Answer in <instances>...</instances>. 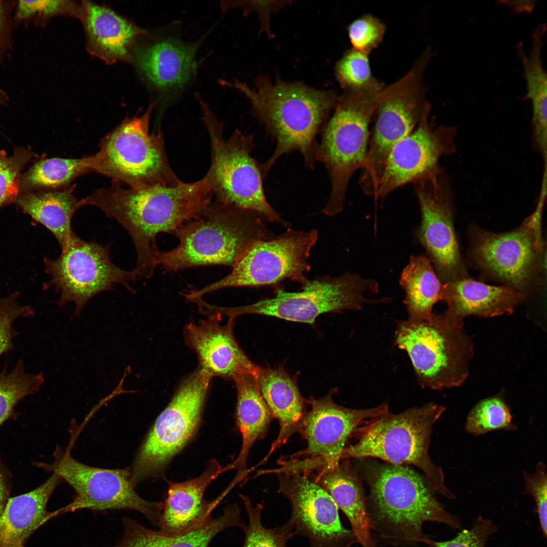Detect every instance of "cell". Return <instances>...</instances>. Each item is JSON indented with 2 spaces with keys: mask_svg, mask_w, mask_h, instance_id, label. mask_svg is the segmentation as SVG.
Here are the masks:
<instances>
[{
  "mask_svg": "<svg viewBox=\"0 0 547 547\" xmlns=\"http://www.w3.org/2000/svg\"><path fill=\"white\" fill-rule=\"evenodd\" d=\"M213 192L206 175L193 182L157 184L125 188L113 181L80 200L114 219L128 232L137 254L138 277L149 279L158 266L161 250L156 244L161 232L174 233L197 217L211 202Z\"/></svg>",
  "mask_w": 547,
  "mask_h": 547,
  "instance_id": "6da1fadb",
  "label": "cell"
},
{
  "mask_svg": "<svg viewBox=\"0 0 547 547\" xmlns=\"http://www.w3.org/2000/svg\"><path fill=\"white\" fill-rule=\"evenodd\" d=\"M222 82L246 96L251 103L252 113L276 141L272 155L260 165L263 177L280 157L294 151L301 153L306 167L314 169L317 162V135L336 103L335 93L300 84L272 83L263 78L256 82L255 89L238 81Z\"/></svg>",
  "mask_w": 547,
  "mask_h": 547,
  "instance_id": "7a4b0ae2",
  "label": "cell"
},
{
  "mask_svg": "<svg viewBox=\"0 0 547 547\" xmlns=\"http://www.w3.org/2000/svg\"><path fill=\"white\" fill-rule=\"evenodd\" d=\"M369 477L368 514L371 530L380 539L394 545H429L432 539L423 532L424 523L460 528L459 519L437 500L427 480L408 466L377 465Z\"/></svg>",
  "mask_w": 547,
  "mask_h": 547,
  "instance_id": "3957f363",
  "label": "cell"
},
{
  "mask_svg": "<svg viewBox=\"0 0 547 547\" xmlns=\"http://www.w3.org/2000/svg\"><path fill=\"white\" fill-rule=\"evenodd\" d=\"M266 222L254 211L211 202L174 233L178 245L161 251L157 265L167 271L210 265L232 267L253 242L269 239Z\"/></svg>",
  "mask_w": 547,
  "mask_h": 547,
  "instance_id": "277c9868",
  "label": "cell"
},
{
  "mask_svg": "<svg viewBox=\"0 0 547 547\" xmlns=\"http://www.w3.org/2000/svg\"><path fill=\"white\" fill-rule=\"evenodd\" d=\"M445 410L444 406L430 402L371 419L357 428V442L344 449L341 459L372 457L391 464L413 465L423 472L436 493L454 499L442 468L429 454L432 428Z\"/></svg>",
  "mask_w": 547,
  "mask_h": 547,
  "instance_id": "5b68a950",
  "label": "cell"
},
{
  "mask_svg": "<svg viewBox=\"0 0 547 547\" xmlns=\"http://www.w3.org/2000/svg\"><path fill=\"white\" fill-rule=\"evenodd\" d=\"M381 91H345L322 130L317 160L325 166L331 189L322 212L333 216L343 209L349 182L368 151L369 127Z\"/></svg>",
  "mask_w": 547,
  "mask_h": 547,
  "instance_id": "8992f818",
  "label": "cell"
},
{
  "mask_svg": "<svg viewBox=\"0 0 547 547\" xmlns=\"http://www.w3.org/2000/svg\"><path fill=\"white\" fill-rule=\"evenodd\" d=\"M463 326L443 313L422 320L397 321L394 345L408 355L421 387L443 389L465 380L474 351Z\"/></svg>",
  "mask_w": 547,
  "mask_h": 547,
  "instance_id": "52a82bcc",
  "label": "cell"
},
{
  "mask_svg": "<svg viewBox=\"0 0 547 547\" xmlns=\"http://www.w3.org/2000/svg\"><path fill=\"white\" fill-rule=\"evenodd\" d=\"M195 97L210 140L211 163L206 175L216 201L254 211L268 222L287 226L266 200L260 165L251 155L255 147L252 136L236 130L230 137L224 138L223 123L217 120L200 94Z\"/></svg>",
  "mask_w": 547,
  "mask_h": 547,
  "instance_id": "ba28073f",
  "label": "cell"
},
{
  "mask_svg": "<svg viewBox=\"0 0 547 547\" xmlns=\"http://www.w3.org/2000/svg\"><path fill=\"white\" fill-rule=\"evenodd\" d=\"M432 56L424 50L403 77L385 86L379 94L373 133L359 181L366 194L374 196L391 150L432 108L426 99L424 73Z\"/></svg>",
  "mask_w": 547,
  "mask_h": 547,
  "instance_id": "9c48e42d",
  "label": "cell"
},
{
  "mask_svg": "<svg viewBox=\"0 0 547 547\" xmlns=\"http://www.w3.org/2000/svg\"><path fill=\"white\" fill-rule=\"evenodd\" d=\"M302 291L287 292L276 289L275 296L247 305L223 307L215 305L214 314L235 320L239 316L255 314L312 324L320 315L344 310H361L364 306L386 303L389 298L371 299L367 295L378 293V282L354 273L317 277L303 286Z\"/></svg>",
  "mask_w": 547,
  "mask_h": 547,
  "instance_id": "30bf717a",
  "label": "cell"
},
{
  "mask_svg": "<svg viewBox=\"0 0 547 547\" xmlns=\"http://www.w3.org/2000/svg\"><path fill=\"white\" fill-rule=\"evenodd\" d=\"M154 101L141 116L125 119L103 138L99 150L88 156L91 172L113 181L139 188L180 180L169 164L162 134H150L149 125Z\"/></svg>",
  "mask_w": 547,
  "mask_h": 547,
  "instance_id": "8fae6325",
  "label": "cell"
},
{
  "mask_svg": "<svg viewBox=\"0 0 547 547\" xmlns=\"http://www.w3.org/2000/svg\"><path fill=\"white\" fill-rule=\"evenodd\" d=\"M318 238L316 229L288 228L275 239L256 240L232 266L229 274L199 289L187 291L183 296L189 301L229 287L269 286L277 289L285 280L304 286L309 281L305 274L310 269L308 258Z\"/></svg>",
  "mask_w": 547,
  "mask_h": 547,
  "instance_id": "7c38bea8",
  "label": "cell"
},
{
  "mask_svg": "<svg viewBox=\"0 0 547 547\" xmlns=\"http://www.w3.org/2000/svg\"><path fill=\"white\" fill-rule=\"evenodd\" d=\"M544 202L517 228L494 233L476 225L469 230V252L484 276L527 295L543 267L541 219Z\"/></svg>",
  "mask_w": 547,
  "mask_h": 547,
  "instance_id": "4fadbf2b",
  "label": "cell"
},
{
  "mask_svg": "<svg viewBox=\"0 0 547 547\" xmlns=\"http://www.w3.org/2000/svg\"><path fill=\"white\" fill-rule=\"evenodd\" d=\"M60 247L61 252L57 259H44L46 272L51 279L43 288L53 287L60 293L56 302L59 307L74 303L72 317H79L92 297L112 290L116 284L129 292H135L130 284L138 278L135 271L115 265L111 260L108 246L85 241L74 233Z\"/></svg>",
  "mask_w": 547,
  "mask_h": 547,
  "instance_id": "5bb4252c",
  "label": "cell"
},
{
  "mask_svg": "<svg viewBox=\"0 0 547 547\" xmlns=\"http://www.w3.org/2000/svg\"><path fill=\"white\" fill-rule=\"evenodd\" d=\"M52 464L36 463L67 483L74 490L72 500L56 511L57 516L83 509L102 511L132 510L158 526L163 502L149 501L136 492L128 469H106L84 464L73 458L69 449L56 450Z\"/></svg>",
  "mask_w": 547,
  "mask_h": 547,
  "instance_id": "9a60e30c",
  "label": "cell"
},
{
  "mask_svg": "<svg viewBox=\"0 0 547 547\" xmlns=\"http://www.w3.org/2000/svg\"><path fill=\"white\" fill-rule=\"evenodd\" d=\"M211 380L199 368L180 384L156 419L130 469L134 486L160 472L193 436Z\"/></svg>",
  "mask_w": 547,
  "mask_h": 547,
  "instance_id": "2e32d148",
  "label": "cell"
},
{
  "mask_svg": "<svg viewBox=\"0 0 547 547\" xmlns=\"http://www.w3.org/2000/svg\"><path fill=\"white\" fill-rule=\"evenodd\" d=\"M413 184L421 216L415 239L441 281L444 284L469 277L454 228V195L449 176L442 168Z\"/></svg>",
  "mask_w": 547,
  "mask_h": 547,
  "instance_id": "e0dca14e",
  "label": "cell"
},
{
  "mask_svg": "<svg viewBox=\"0 0 547 547\" xmlns=\"http://www.w3.org/2000/svg\"><path fill=\"white\" fill-rule=\"evenodd\" d=\"M333 390L326 396L310 401V409L304 414L300 431L307 443L302 455L308 456L297 461L305 473L318 469L331 470L339 464L346 441L359 426L388 411L386 402L367 409H352L336 404Z\"/></svg>",
  "mask_w": 547,
  "mask_h": 547,
  "instance_id": "ac0fdd59",
  "label": "cell"
},
{
  "mask_svg": "<svg viewBox=\"0 0 547 547\" xmlns=\"http://www.w3.org/2000/svg\"><path fill=\"white\" fill-rule=\"evenodd\" d=\"M431 111L391 150L373 196L376 201L383 200L399 187L439 171L442 168L440 159L457 151L456 127L437 126L435 118H429Z\"/></svg>",
  "mask_w": 547,
  "mask_h": 547,
  "instance_id": "d6986e66",
  "label": "cell"
},
{
  "mask_svg": "<svg viewBox=\"0 0 547 547\" xmlns=\"http://www.w3.org/2000/svg\"><path fill=\"white\" fill-rule=\"evenodd\" d=\"M278 474L279 492L290 503L295 535L306 537L309 547H350L358 543L351 529L342 524L337 505L321 485L306 474Z\"/></svg>",
  "mask_w": 547,
  "mask_h": 547,
  "instance_id": "ffe728a7",
  "label": "cell"
},
{
  "mask_svg": "<svg viewBox=\"0 0 547 547\" xmlns=\"http://www.w3.org/2000/svg\"><path fill=\"white\" fill-rule=\"evenodd\" d=\"M207 35L188 43L177 33L163 30L137 51V66L162 109L180 98L193 83L199 64L196 55Z\"/></svg>",
  "mask_w": 547,
  "mask_h": 547,
  "instance_id": "44dd1931",
  "label": "cell"
},
{
  "mask_svg": "<svg viewBox=\"0 0 547 547\" xmlns=\"http://www.w3.org/2000/svg\"><path fill=\"white\" fill-rule=\"evenodd\" d=\"M207 318L198 323L190 322L184 329L185 343L196 353L203 373L211 379H233L244 373L257 375L260 367L246 355L233 335L235 320L228 319L221 325L219 315Z\"/></svg>",
  "mask_w": 547,
  "mask_h": 547,
  "instance_id": "7402d4cb",
  "label": "cell"
},
{
  "mask_svg": "<svg viewBox=\"0 0 547 547\" xmlns=\"http://www.w3.org/2000/svg\"><path fill=\"white\" fill-rule=\"evenodd\" d=\"M225 472L224 467L212 459L208 462L205 471L198 477L180 483L169 482L158 530L167 535L176 536L193 529L212 518L213 511L236 485L232 481L212 501L204 499L207 487Z\"/></svg>",
  "mask_w": 547,
  "mask_h": 547,
  "instance_id": "603a6c76",
  "label": "cell"
},
{
  "mask_svg": "<svg viewBox=\"0 0 547 547\" xmlns=\"http://www.w3.org/2000/svg\"><path fill=\"white\" fill-rule=\"evenodd\" d=\"M527 295L511 287L493 286L470 277L443 284V314L450 321L463 325L468 316L491 317L513 312Z\"/></svg>",
  "mask_w": 547,
  "mask_h": 547,
  "instance_id": "cb8c5ba5",
  "label": "cell"
},
{
  "mask_svg": "<svg viewBox=\"0 0 547 547\" xmlns=\"http://www.w3.org/2000/svg\"><path fill=\"white\" fill-rule=\"evenodd\" d=\"M241 513L237 503L230 504L220 516L212 517L193 529L176 536L164 534L134 519L124 517L122 538L110 547H209L213 538L221 531L233 527L241 528L244 523Z\"/></svg>",
  "mask_w": 547,
  "mask_h": 547,
  "instance_id": "d4e9b609",
  "label": "cell"
},
{
  "mask_svg": "<svg viewBox=\"0 0 547 547\" xmlns=\"http://www.w3.org/2000/svg\"><path fill=\"white\" fill-rule=\"evenodd\" d=\"M62 481L53 474L35 489L9 498L0 516V547H24L30 536L57 517L47 511L48 501Z\"/></svg>",
  "mask_w": 547,
  "mask_h": 547,
  "instance_id": "484cf974",
  "label": "cell"
},
{
  "mask_svg": "<svg viewBox=\"0 0 547 547\" xmlns=\"http://www.w3.org/2000/svg\"><path fill=\"white\" fill-rule=\"evenodd\" d=\"M261 394L273 416L280 424L278 438L268 455L300 431L304 417V400L296 381L283 368H260L256 375Z\"/></svg>",
  "mask_w": 547,
  "mask_h": 547,
  "instance_id": "4316f807",
  "label": "cell"
},
{
  "mask_svg": "<svg viewBox=\"0 0 547 547\" xmlns=\"http://www.w3.org/2000/svg\"><path fill=\"white\" fill-rule=\"evenodd\" d=\"M237 390L236 423L242 435V445L239 455L226 466L227 471L237 469L242 479L248 474L247 462L254 443L263 436L273 415L259 390L256 375L241 373L233 379Z\"/></svg>",
  "mask_w": 547,
  "mask_h": 547,
  "instance_id": "83f0119b",
  "label": "cell"
},
{
  "mask_svg": "<svg viewBox=\"0 0 547 547\" xmlns=\"http://www.w3.org/2000/svg\"><path fill=\"white\" fill-rule=\"evenodd\" d=\"M315 481L329 494L346 516L362 547H376L362 486L348 466L339 463L331 470L321 471Z\"/></svg>",
  "mask_w": 547,
  "mask_h": 547,
  "instance_id": "f1b7e54d",
  "label": "cell"
},
{
  "mask_svg": "<svg viewBox=\"0 0 547 547\" xmlns=\"http://www.w3.org/2000/svg\"><path fill=\"white\" fill-rule=\"evenodd\" d=\"M84 15L90 46L109 61L127 57L136 38L147 34L111 10L90 2L84 4Z\"/></svg>",
  "mask_w": 547,
  "mask_h": 547,
  "instance_id": "f546056e",
  "label": "cell"
},
{
  "mask_svg": "<svg viewBox=\"0 0 547 547\" xmlns=\"http://www.w3.org/2000/svg\"><path fill=\"white\" fill-rule=\"evenodd\" d=\"M73 187L53 190L21 192L15 203L34 221L55 236L60 247L74 233L71 219L81 206L73 194Z\"/></svg>",
  "mask_w": 547,
  "mask_h": 547,
  "instance_id": "4dcf8cb0",
  "label": "cell"
},
{
  "mask_svg": "<svg viewBox=\"0 0 547 547\" xmlns=\"http://www.w3.org/2000/svg\"><path fill=\"white\" fill-rule=\"evenodd\" d=\"M546 30L545 23L536 26L531 35V46L527 54L523 42L516 46L526 86L525 98L531 101L532 107V141L539 145L547 141V77L541 59Z\"/></svg>",
  "mask_w": 547,
  "mask_h": 547,
  "instance_id": "1f68e13d",
  "label": "cell"
},
{
  "mask_svg": "<svg viewBox=\"0 0 547 547\" xmlns=\"http://www.w3.org/2000/svg\"><path fill=\"white\" fill-rule=\"evenodd\" d=\"M399 284L409 320L430 318L434 305L442 300L443 283L425 254L412 255L403 269Z\"/></svg>",
  "mask_w": 547,
  "mask_h": 547,
  "instance_id": "d6a6232c",
  "label": "cell"
},
{
  "mask_svg": "<svg viewBox=\"0 0 547 547\" xmlns=\"http://www.w3.org/2000/svg\"><path fill=\"white\" fill-rule=\"evenodd\" d=\"M91 172L88 156L80 159H43L21 174V192L63 189L69 186L75 178Z\"/></svg>",
  "mask_w": 547,
  "mask_h": 547,
  "instance_id": "836d02e7",
  "label": "cell"
},
{
  "mask_svg": "<svg viewBox=\"0 0 547 547\" xmlns=\"http://www.w3.org/2000/svg\"><path fill=\"white\" fill-rule=\"evenodd\" d=\"M44 382L43 373H27L21 359L11 371L3 369L0 373V426L15 414L18 403L38 392Z\"/></svg>",
  "mask_w": 547,
  "mask_h": 547,
  "instance_id": "e575fe53",
  "label": "cell"
},
{
  "mask_svg": "<svg viewBox=\"0 0 547 547\" xmlns=\"http://www.w3.org/2000/svg\"><path fill=\"white\" fill-rule=\"evenodd\" d=\"M240 496L248 516L247 525L244 523L241 528L245 534L243 547H287V542L295 536L291 520L280 527L267 528L261 522L263 505L254 506L248 496Z\"/></svg>",
  "mask_w": 547,
  "mask_h": 547,
  "instance_id": "d590c367",
  "label": "cell"
},
{
  "mask_svg": "<svg viewBox=\"0 0 547 547\" xmlns=\"http://www.w3.org/2000/svg\"><path fill=\"white\" fill-rule=\"evenodd\" d=\"M511 411L502 398L497 396L479 402L471 410L465 420V430L481 435L498 430L515 429Z\"/></svg>",
  "mask_w": 547,
  "mask_h": 547,
  "instance_id": "8d00e7d4",
  "label": "cell"
},
{
  "mask_svg": "<svg viewBox=\"0 0 547 547\" xmlns=\"http://www.w3.org/2000/svg\"><path fill=\"white\" fill-rule=\"evenodd\" d=\"M368 56L352 48L337 63V77L345 91H380L385 86L372 74Z\"/></svg>",
  "mask_w": 547,
  "mask_h": 547,
  "instance_id": "74e56055",
  "label": "cell"
},
{
  "mask_svg": "<svg viewBox=\"0 0 547 547\" xmlns=\"http://www.w3.org/2000/svg\"><path fill=\"white\" fill-rule=\"evenodd\" d=\"M36 157L29 147H17L10 157L0 150V208L16 201L21 192V172Z\"/></svg>",
  "mask_w": 547,
  "mask_h": 547,
  "instance_id": "f35d334b",
  "label": "cell"
},
{
  "mask_svg": "<svg viewBox=\"0 0 547 547\" xmlns=\"http://www.w3.org/2000/svg\"><path fill=\"white\" fill-rule=\"evenodd\" d=\"M385 31V24L370 14L358 17L348 27L352 48L367 55L381 44Z\"/></svg>",
  "mask_w": 547,
  "mask_h": 547,
  "instance_id": "ab89813d",
  "label": "cell"
},
{
  "mask_svg": "<svg viewBox=\"0 0 547 547\" xmlns=\"http://www.w3.org/2000/svg\"><path fill=\"white\" fill-rule=\"evenodd\" d=\"M20 296V292L15 291L0 299V356L14 347V340L18 334L13 326L14 321L34 314L31 307L19 304Z\"/></svg>",
  "mask_w": 547,
  "mask_h": 547,
  "instance_id": "60d3db41",
  "label": "cell"
},
{
  "mask_svg": "<svg viewBox=\"0 0 547 547\" xmlns=\"http://www.w3.org/2000/svg\"><path fill=\"white\" fill-rule=\"evenodd\" d=\"M498 530V527L490 519L480 516L469 529L459 532L451 539L436 541L432 540L430 547H486L489 538Z\"/></svg>",
  "mask_w": 547,
  "mask_h": 547,
  "instance_id": "b9f144b4",
  "label": "cell"
},
{
  "mask_svg": "<svg viewBox=\"0 0 547 547\" xmlns=\"http://www.w3.org/2000/svg\"><path fill=\"white\" fill-rule=\"evenodd\" d=\"M524 491L530 495L535 502V512L537 515L540 530L545 538L547 532V474L545 464L538 462L533 473L523 471Z\"/></svg>",
  "mask_w": 547,
  "mask_h": 547,
  "instance_id": "7bdbcfd3",
  "label": "cell"
},
{
  "mask_svg": "<svg viewBox=\"0 0 547 547\" xmlns=\"http://www.w3.org/2000/svg\"><path fill=\"white\" fill-rule=\"evenodd\" d=\"M69 6L64 1H20L16 16L25 18L36 13L50 15L62 11Z\"/></svg>",
  "mask_w": 547,
  "mask_h": 547,
  "instance_id": "ee69618b",
  "label": "cell"
},
{
  "mask_svg": "<svg viewBox=\"0 0 547 547\" xmlns=\"http://www.w3.org/2000/svg\"><path fill=\"white\" fill-rule=\"evenodd\" d=\"M10 475L0 460V516L9 499L11 490Z\"/></svg>",
  "mask_w": 547,
  "mask_h": 547,
  "instance_id": "f6af8a7d",
  "label": "cell"
},
{
  "mask_svg": "<svg viewBox=\"0 0 547 547\" xmlns=\"http://www.w3.org/2000/svg\"><path fill=\"white\" fill-rule=\"evenodd\" d=\"M537 1H501L498 3L505 5L517 13H530L535 8Z\"/></svg>",
  "mask_w": 547,
  "mask_h": 547,
  "instance_id": "bcb514c9",
  "label": "cell"
},
{
  "mask_svg": "<svg viewBox=\"0 0 547 547\" xmlns=\"http://www.w3.org/2000/svg\"><path fill=\"white\" fill-rule=\"evenodd\" d=\"M2 14H3L2 7L1 4H0V29H1V25H2Z\"/></svg>",
  "mask_w": 547,
  "mask_h": 547,
  "instance_id": "7dc6e473",
  "label": "cell"
}]
</instances>
